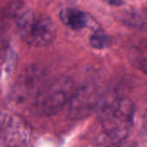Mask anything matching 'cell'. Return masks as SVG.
Here are the masks:
<instances>
[{
	"label": "cell",
	"instance_id": "cell-5",
	"mask_svg": "<svg viewBox=\"0 0 147 147\" xmlns=\"http://www.w3.org/2000/svg\"><path fill=\"white\" fill-rule=\"evenodd\" d=\"M46 73L41 66L32 65L23 70L18 77L13 90L12 99L16 102H22L32 96H36L41 89Z\"/></svg>",
	"mask_w": 147,
	"mask_h": 147
},
{
	"label": "cell",
	"instance_id": "cell-10",
	"mask_svg": "<svg viewBox=\"0 0 147 147\" xmlns=\"http://www.w3.org/2000/svg\"><path fill=\"white\" fill-rule=\"evenodd\" d=\"M7 120H8V115L5 113H1L0 114V140L3 136V130L7 122Z\"/></svg>",
	"mask_w": 147,
	"mask_h": 147
},
{
	"label": "cell",
	"instance_id": "cell-3",
	"mask_svg": "<svg viewBox=\"0 0 147 147\" xmlns=\"http://www.w3.org/2000/svg\"><path fill=\"white\" fill-rule=\"evenodd\" d=\"M75 84L71 78L62 76L41 87L34 97V109L41 116H52L65 107L75 92Z\"/></svg>",
	"mask_w": 147,
	"mask_h": 147
},
{
	"label": "cell",
	"instance_id": "cell-1",
	"mask_svg": "<svg viewBox=\"0 0 147 147\" xmlns=\"http://www.w3.org/2000/svg\"><path fill=\"white\" fill-rule=\"evenodd\" d=\"M135 115V104L127 97H118L105 103L100 110V120L105 140L116 145L130 134Z\"/></svg>",
	"mask_w": 147,
	"mask_h": 147
},
{
	"label": "cell",
	"instance_id": "cell-7",
	"mask_svg": "<svg viewBox=\"0 0 147 147\" xmlns=\"http://www.w3.org/2000/svg\"><path fill=\"white\" fill-rule=\"evenodd\" d=\"M60 18L65 25L74 30H81L88 23L86 14L75 8H65L61 10Z\"/></svg>",
	"mask_w": 147,
	"mask_h": 147
},
{
	"label": "cell",
	"instance_id": "cell-13",
	"mask_svg": "<svg viewBox=\"0 0 147 147\" xmlns=\"http://www.w3.org/2000/svg\"><path fill=\"white\" fill-rule=\"evenodd\" d=\"M110 4H121V3H123L122 2H116V1H110V2H109Z\"/></svg>",
	"mask_w": 147,
	"mask_h": 147
},
{
	"label": "cell",
	"instance_id": "cell-8",
	"mask_svg": "<svg viewBox=\"0 0 147 147\" xmlns=\"http://www.w3.org/2000/svg\"><path fill=\"white\" fill-rule=\"evenodd\" d=\"M90 41V45L93 47L97 49H102L108 47L109 43L110 42V40L106 33L102 30H97L91 35Z\"/></svg>",
	"mask_w": 147,
	"mask_h": 147
},
{
	"label": "cell",
	"instance_id": "cell-2",
	"mask_svg": "<svg viewBox=\"0 0 147 147\" xmlns=\"http://www.w3.org/2000/svg\"><path fill=\"white\" fill-rule=\"evenodd\" d=\"M16 29L26 43L36 47L50 45L57 34L56 25L49 16L31 9L17 16Z\"/></svg>",
	"mask_w": 147,
	"mask_h": 147
},
{
	"label": "cell",
	"instance_id": "cell-12",
	"mask_svg": "<svg viewBox=\"0 0 147 147\" xmlns=\"http://www.w3.org/2000/svg\"><path fill=\"white\" fill-rule=\"evenodd\" d=\"M141 68H142V70L147 74V59L143 60L141 62Z\"/></svg>",
	"mask_w": 147,
	"mask_h": 147
},
{
	"label": "cell",
	"instance_id": "cell-11",
	"mask_svg": "<svg viewBox=\"0 0 147 147\" xmlns=\"http://www.w3.org/2000/svg\"><path fill=\"white\" fill-rule=\"evenodd\" d=\"M141 134L143 135L144 138L147 139V117L144 118V121L142 124V127H141Z\"/></svg>",
	"mask_w": 147,
	"mask_h": 147
},
{
	"label": "cell",
	"instance_id": "cell-14",
	"mask_svg": "<svg viewBox=\"0 0 147 147\" xmlns=\"http://www.w3.org/2000/svg\"><path fill=\"white\" fill-rule=\"evenodd\" d=\"M145 117H147V110H146V115H145Z\"/></svg>",
	"mask_w": 147,
	"mask_h": 147
},
{
	"label": "cell",
	"instance_id": "cell-6",
	"mask_svg": "<svg viewBox=\"0 0 147 147\" xmlns=\"http://www.w3.org/2000/svg\"><path fill=\"white\" fill-rule=\"evenodd\" d=\"M2 139L3 147L34 146L33 131L30 126L16 115L8 118Z\"/></svg>",
	"mask_w": 147,
	"mask_h": 147
},
{
	"label": "cell",
	"instance_id": "cell-9",
	"mask_svg": "<svg viewBox=\"0 0 147 147\" xmlns=\"http://www.w3.org/2000/svg\"><path fill=\"white\" fill-rule=\"evenodd\" d=\"M7 54V45L4 41H0V68L4 61L5 56Z\"/></svg>",
	"mask_w": 147,
	"mask_h": 147
},
{
	"label": "cell",
	"instance_id": "cell-4",
	"mask_svg": "<svg viewBox=\"0 0 147 147\" xmlns=\"http://www.w3.org/2000/svg\"><path fill=\"white\" fill-rule=\"evenodd\" d=\"M100 95L92 83L84 84L76 89L66 105L67 115L72 120H82L90 116L98 107Z\"/></svg>",
	"mask_w": 147,
	"mask_h": 147
}]
</instances>
